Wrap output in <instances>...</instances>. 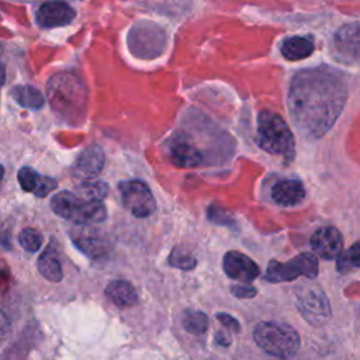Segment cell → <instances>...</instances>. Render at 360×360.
<instances>
[{
	"label": "cell",
	"instance_id": "d6986e66",
	"mask_svg": "<svg viewBox=\"0 0 360 360\" xmlns=\"http://www.w3.org/2000/svg\"><path fill=\"white\" fill-rule=\"evenodd\" d=\"M10 94L17 104L30 110H39L45 103L44 94L37 87L30 84L14 86L10 90Z\"/></svg>",
	"mask_w": 360,
	"mask_h": 360
},
{
	"label": "cell",
	"instance_id": "6da1fadb",
	"mask_svg": "<svg viewBox=\"0 0 360 360\" xmlns=\"http://www.w3.org/2000/svg\"><path fill=\"white\" fill-rule=\"evenodd\" d=\"M347 97L346 83L329 68L298 72L290 84L288 110L300 131L319 138L330 129Z\"/></svg>",
	"mask_w": 360,
	"mask_h": 360
},
{
	"label": "cell",
	"instance_id": "7c38bea8",
	"mask_svg": "<svg viewBox=\"0 0 360 360\" xmlns=\"http://www.w3.org/2000/svg\"><path fill=\"white\" fill-rule=\"evenodd\" d=\"M75 10L63 1H46L37 10V22L42 28H56L68 25L75 18Z\"/></svg>",
	"mask_w": 360,
	"mask_h": 360
},
{
	"label": "cell",
	"instance_id": "d4e9b609",
	"mask_svg": "<svg viewBox=\"0 0 360 360\" xmlns=\"http://www.w3.org/2000/svg\"><path fill=\"white\" fill-rule=\"evenodd\" d=\"M169 264L181 270H191L195 267L197 260L188 252L181 250L180 248H173L169 255Z\"/></svg>",
	"mask_w": 360,
	"mask_h": 360
},
{
	"label": "cell",
	"instance_id": "1f68e13d",
	"mask_svg": "<svg viewBox=\"0 0 360 360\" xmlns=\"http://www.w3.org/2000/svg\"><path fill=\"white\" fill-rule=\"evenodd\" d=\"M217 342L219 343V345H222V346H228L229 343H231V338L225 333V332H219V333H217Z\"/></svg>",
	"mask_w": 360,
	"mask_h": 360
},
{
	"label": "cell",
	"instance_id": "484cf974",
	"mask_svg": "<svg viewBox=\"0 0 360 360\" xmlns=\"http://www.w3.org/2000/svg\"><path fill=\"white\" fill-rule=\"evenodd\" d=\"M18 242L24 250L37 252L41 248L42 236L38 231H35L32 228H25L18 233Z\"/></svg>",
	"mask_w": 360,
	"mask_h": 360
},
{
	"label": "cell",
	"instance_id": "e0dca14e",
	"mask_svg": "<svg viewBox=\"0 0 360 360\" xmlns=\"http://www.w3.org/2000/svg\"><path fill=\"white\" fill-rule=\"evenodd\" d=\"M105 295L120 308H128L138 304V294L134 285L125 280H114L105 287Z\"/></svg>",
	"mask_w": 360,
	"mask_h": 360
},
{
	"label": "cell",
	"instance_id": "4316f807",
	"mask_svg": "<svg viewBox=\"0 0 360 360\" xmlns=\"http://www.w3.org/2000/svg\"><path fill=\"white\" fill-rule=\"evenodd\" d=\"M75 243L90 257H100L105 253V246L103 242H100L96 238H79L75 239Z\"/></svg>",
	"mask_w": 360,
	"mask_h": 360
},
{
	"label": "cell",
	"instance_id": "5bb4252c",
	"mask_svg": "<svg viewBox=\"0 0 360 360\" xmlns=\"http://www.w3.org/2000/svg\"><path fill=\"white\" fill-rule=\"evenodd\" d=\"M104 162L105 156L103 149L98 145H91L77 156L73 170L79 177H84L87 180L94 179L103 170Z\"/></svg>",
	"mask_w": 360,
	"mask_h": 360
},
{
	"label": "cell",
	"instance_id": "7a4b0ae2",
	"mask_svg": "<svg viewBox=\"0 0 360 360\" xmlns=\"http://www.w3.org/2000/svg\"><path fill=\"white\" fill-rule=\"evenodd\" d=\"M257 143L273 155L291 158L294 155V136L285 121L276 112L263 110L257 115Z\"/></svg>",
	"mask_w": 360,
	"mask_h": 360
},
{
	"label": "cell",
	"instance_id": "9c48e42d",
	"mask_svg": "<svg viewBox=\"0 0 360 360\" xmlns=\"http://www.w3.org/2000/svg\"><path fill=\"white\" fill-rule=\"evenodd\" d=\"M124 207L136 218L155 212L156 201L150 188L141 180H124L118 184Z\"/></svg>",
	"mask_w": 360,
	"mask_h": 360
},
{
	"label": "cell",
	"instance_id": "9a60e30c",
	"mask_svg": "<svg viewBox=\"0 0 360 360\" xmlns=\"http://www.w3.org/2000/svg\"><path fill=\"white\" fill-rule=\"evenodd\" d=\"M338 51L353 60H360V24H347L335 35Z\"/></svg>",
	"mask_w": 360,
	"mask_h": 360
},
{
	"label": "cell",
	"instance_id": "cb8c5ba5",
	"mask_svg": "<svg viewBox=\"0 0 360 360\" xmlns=\"http://www.w3.org/2000/svg\"><path fill=\"white\" fill-rule=\"evenodd\" d=\"M356 267H360V242L353 243L338 259V269L340 271H347Z\"/></svg>",
	"mask_w": 360,
	"mask_h": 360
},
{
	"label": "cell",
	"instance_id": "4fadbf2b",
	"mask_svg": "<svg viewBox=\"0 0 360 360\" xmlns=\"http://www.w3.org/2000/svg\"><path fill=\"white\" fill-rule=\"evenodd\" d=\"M17 179L24 191L32 193L34 195L41 198L46 197L51 191H53L58 187V181L53 177L44 176L28 166H24L18 170Z\"/></svg>",
	"mask_w": 360,
	"mask_h": 360
},
{
	"label": "cell",
	"instance_id": "52a82bcc",
	"mask_svg": "<svg viewBox=\"0 0 360 360\" xmlns=\"http://www.w3.org/2000/svg\"><path fill=\"white\" fill-rule=\"evenodd\" d=\"M295 302L301 315L314 326L323 325L330 316L328 297L319 285H300L295 291Z\"/></svg>",
	"mask_w": 360,
	"mask_h": 360
},
{
	"label": "cell",
	"instance_id": "8992f818",
	"mask_svg": "<svg viewBox=\"0 0 360 360\" xmlns=\"http://www.w3.org/2000/svg\"><path fill=\"white\" fill-rule=\"evenodd\" d=\"M128 48L138 58H156L165 49V31L153 22H136L128 34Z\"/></svg>",
	"mask_w": 360,
	"mask_h": 360
},
{
	"label": "cell",
	"instance_id": "2e32d148",
	"mask_svg": "<svg viewBox=\"0 0 360 360\" xmlns=\"http://www.w3.org/2000/svg\"><path fill=\"white\" fill-rule=\"evenodd\" d=\"M304 197L305 188L298 180H280L271 187V198L283 207L297 205Z\"/></svg>",
	"mask_w": 360,
	"mask_h": 360
},
{
	"label": "cell",
	"instance_id": "ba28073f",
	"mask_svg": "<svg viewBox=\"0 0 360 360\" xmlns=\"http://www.w3.org/2000/svg\"><path fill=\"white\" fill-rule=\"evenodd\" d=\"M300 276L315 278L318 276V259L311 253H301L287 263L271 260L267 266L266 278L271 283L291 281Z\"/></svg>",
	"mask_w": 360,
	"mask_h": 360
},
{
	"label": "cell",
	"instance_id": "8fae6325",
	"mask_svg": "<svg viewBox=\"0 0 360 360\" xmlns=\"http://www.w3.org/2000/svg\"><path fill=\"white\" fill-rule=\"evenodd\" d=\"M311 246L318 256L326 260H333L342 255L343 236L336 228L323 226L315 231L311 236Z\"/></svg>",
	"mask_w": 360,
	"mask_h": 360
},
{
	"label": "cell",
	"instance_id": "d6a6232c",
	"mask_svg": "<svg viewBox=\"0 0 360 360\" xmlns=\"http://www.w3.org/2000/svg\"><path fill=\"white\" fill-rule=\"evenodd\" d=\"M6 82V68L4 65L0 62V87L4 84Z\"/></svg>",
	"mask_w": 360,
	"mask_h": 360
},
{
	"label": "cell",
	"instance_id": "603a6c76",
	"mask_svg": "<svg viewBox=\"0 0 360 360\" xmlns=\"http://www.w3.org/2000/svg\"><path fill=\"white\" fill-rule=\"evenodd\" d=\"M80 190H82V194L84 195V200H89V201H101L108 193L107 184L101 180H94V179L84 180L80 184Z\"/></svg>",
	"mask_w": 360,
	"mask_h": 360
},
{
	"label": "cell",
	"instance_id": "f546056e",
	"mask_svg": "<svg viewBox=\"0 0 360 360\" xmlns=\"http://www.w3.org/2000/svg\"><path fill=\"white\" fill-rule=\"evenodd\" d=\"M217 318H218V321H219L226 329H229V330H232V332H238V330L240 329L239 322H238L233 316H231V315H228V314L219 312V314H217Z\"/></svg>",
	"mask_w": 360,
	"mask_h": 360
},
{
	"label": "cell",
	"instance_id": "277c9868",
	"mask_svg": "<svg viewBox=\"0 0 360 360\" xmlns=\"http://www.w3.org/2000/svg\"><path fill=\"white\" fill-rule=\"evenodd\" d=\"M253 338L266 353L281 359L291 357L300 347V336L297 330L283 322H260L253 330Z\"/></svg>",
	"mask_w": 360,
	"mask_h": 360
},
{
	"label": "cell",
	"instance_id": "3957f363",
	"mask_svg": "<svg viewBox=\"0 0 360 360\" xmlns=\"http://www.w3.org/2000/svg\"><path fill=\"white\" fill-rule=\"evenodd\" d=\"M52 211L77 225L98 224L107 218V210L101 201H89L70 191H59L51 198Z\"/></svg>",
	"mask_w": 360,
	"mask_h": 360
},
{
	"label": "cell",
	"instance_id": "ffe728a7",
	"mask_svg": "<svg viewBox=\"0 0 360 360\" xmlns=\"http://www.w3.org/2000/svg\"><path fill=\"white\" fill-rule=\"evenodd\" d=\"M314 52V44L304 37H290L281 44V53L288 60H301Z\"/></svg>",
	"mask_w": 360,
	"mask_h": 360
},
{
	"label": "cell",
	"instance_id": "5b68a950",
	"mask_svg": "<svg viewBox=\"0 0 360 360\" xmlns=\"http://www.w3.org/2000/svg\"><path fill=\"white\" fill-rule=\"evenodd\" d=\"M48 96L60 114L79 108L86 98L82 82L69 73H59L49 80Z\"/></svg>",
	"mask_w": 360,
	"mask_h": 360
},
{
	"label": "cell",
	"instance_id": "ac0fdd59",
	"mask_svg": "<svg viewBox=\"0 0 360 360\" xmlns=\"http://www.w3.org/2000/svg\"><path fill=\"white\" fill-rule=\"evenodd\" d=\"M170 159L177 167H195L202 162V155L187 142H174L170 146Z\"/></svg>",
	"mask_w": 360,
	"mask_h": 360
},
{
	"label": "cell",
	"instance_id": "836d02e7",
	"mask_svg": "<svg viewBox=\"0 0 360 360\" xmlns=\"http://www.w3.org/2000/svg\"><path fill=\"white\" fill-rule=\"evenodd\" d=\"M3 176H4V169H3V166L0 165V181H1V179H3Z\"/></svg>",
	"mask_w": 360,
	"mask_h": 360
},
{
	"label": "cell",
	"instance_id": "f1b7e54d",
	"mask_svg": "<svg viewBox=\"0 0 360 360\" xmlns=\"http://www.w3.org/2000/svg\"><path fill=\"white\" fill-rule=\"evenodd\" d=\"M231 291L238 298H252L256 295V288L249 284H236L231 287Z\"/></svg>",
	"mask_w": 360,
	"mask_h": 360
},
{
	"label": "cell",
	"instance_id": "30bf717a",
	"mask_svg": "<svg viewBox=\"0 0 360 360\" xmlns=\"http://www.w3.org/2000/svg\"><path fill=\"white\" fill-rule=\"evenodd\" d=\"M222 266L229 278L242 281L243 284L253 281L260 273L259 266L249 256L236 250H229L225 253Z\"/></svg>",
	"mask_w": 360,
	"mask_h": 360
},
{
	"label": "cell",
	"instance_id": "7402d4cb",
	"mask_svg": "<svg viewBox=\"0 0 360 360\" xmlns=\"http://www.w3.org/2000/svg\"><path fill=\"white\" fill-rule=\"evenodd\" d=\"M181 322H183V328L193 335H201L208 328V318L201 311H194V309L184 311Z\"/></svg>",
	"mask_w": 360,
	"mask_h": 360
},
{
	"label": "cell",
	"instance_id": "83f0119b",
	"mask_svg": "<svg viewBox=\"0 0 360 360\" xmlns=\"http://www.w3.org/2000/svg\"><path fill=\"white\" fill-rule=\"evenodd\" d=\"M208 217L211 221L218 224H232V218L225 212L222 208H218L215 205H211L208 210Z\"/></svg>",
	"mask_w": 360,
	"mask_h": 360
},
{
	"label": "cell",
	"instance_id": "44dd1931",
	"mask_svg": "<svg viewBox=\"0 0 360 360\" xmlns=\"http://www.w3.org/2000/svg\"><path fill=\"white\" fill-rule=\"evenodd\" d=\"M38 270L39 273L49 281H53V283H58L62 280V267H60V263L56 257V255L51 250V249H46L38 259Z\"/></svg>",
	"mask_w": 360,
	"mask_h": 360
},
{
	"label": "cell",
	"instance_id": "4dcf8cb0",
	"mask_svg": "<svg viewBox=\"0 0 360 360\" xmlns=\"http://www.w3.org/2000/svg\"><path fill=\"white\" fill-rule=\"evenodd\" d=\"M10 332H11L10 318L3 311H0V345L8 338Z\"/></svg>",
	"mask_w": 360,
	"mask_h": 360
}]
</instances>
